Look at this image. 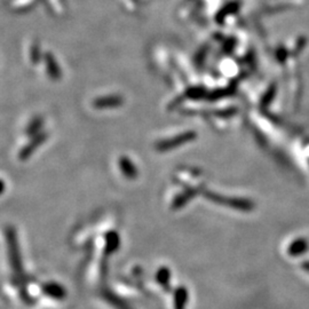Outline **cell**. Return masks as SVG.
<instances>
[{"instance_id": "obj_1", "label": "cell", "mask_w": 309, "mask_h": 309, "mask_svg": "<svg viewBox=\"0 0 309 309\" xmlns=\"http://www.w3.org/2000/svg\"><path fill=\"white\" fill-rule=\"evenodd\" d=\"M6 242L8 250V258H10L11 267L15 274L21 276L23 274V267H22V258L19 242H17L16 232L14 228L8 227L6 229Z\"/></svg>"}, {"instance_id": "obj_2", "label": "cell", "mask_w": 309, "mask_h": 309, "mask_svg": "<svg viewBox=\"0 0 309 309\" xmlns=\"http://www.w3.org/2000/svg\"><path fill=\"white\" fill-rule=\"evenodd\" d=\"M206 197L210 201L214 202L216 204H221V205H226L229 207H233L235 210L243 211V212H249L252 211L254 207V204L247 199H239V198H228V197H223L216 194H206Z\"/></svg>"}, {"instance_id": "obj_3", "label": "cell", "mask_w": 309, "mask_h": 309, "mask_svg": "<svg viewBox=\"0 0 309 309\" xmlns=\"http://www.w3.org/2000/svg\"><path fill=\"white\" fill-rule=\"evenodd\" d=\"M41 291L47 297L55 300H63L67 297V291L63 288V285L55 282L45 283V284L41 286Z\"/></svg>"}, {"instance_id": "obj_4", "label": "cell", "mask_w": 309, "mask_h": 309, "mask_svg": "<svg viewBox=\"0 0 309 309\" xmlns=\"http://www.w3.org/2000/svg\"><path fill=\"white\" fill-rule=\"evenodd\" d=\"M104 253L107 255H110L119 249L120 246V237L119 234L115 232V230H110V232L106 233L104 235Z\"/></svg>"}, {"instance_id": "obj_5", "label": "cell", "mask_w": 309, "mask_h": 309, "mask_svg": "<svg viewBox=\"0 0 309 309\" xmlns=\"http://www.w3.org/2000/svg\"><path fill=\"white\" fill-rule=\"evenodd\" d=\"M189 302V292L186 286H178L173 292L174 309H186Z\"/></svg>"}, {"instance_id": "obj_6", "label": "cell", "mask_w": 309, "mask_h": 309, "mask_svg": "<svg viewBox=\"0 0 309 309\" xmlns=\"http://www.w3.org/2000/svg\"><path fill=\"white\" fill-rule=\"evenodd\" d=\"M309 249V242L306 238H297L291 242V244L288 247V253L292 258H297V256H301L306 253Z\"/></svg>"}, {"instance_id": "obj_7", "label": "cell", "mask_w": 309, "mask_h": 309, "mask_svg": "<svg viewBox=\"0 0 309 309\" xmlns=\"http://www.w3.org/2000/svg\"><path fill=\"white\" fill-rule=\"evenodd\" d=\"M121 103H123V98L119 95H107L95 100L93 106L97 109H111L119 107Z\"/></svg>"}, {"instance_id": "obj_8", "label": "cell", "mask_w": 309, "mask_h": 309, "mask_svg": "<svg viewBox=\"0 0 309 309\" xmlns=\"http://www.w3.org/2000/svg\"><path fill=\"white\" fill-rule=\"evenodd\" d=\"M171 277L172 274L171 271H169V268L163 266L158 269L157 273H156L155 280L157 282V284H159L162 286V289L167 292V291L171 290Z\"/></svg>"}, {"instance_id": "obj_9", "label": "cell", "mask_w": 309, "mask_h": 309, "mask_svg": "<svg viewBox=\"0 0 309 309\" xmlns=\"http://www.w3.org/2000/svg\"><path fill=\"white\" fill-rule=\"evenodd\" d=\"M103 298L106 299V301L108 303H110L111 306H114L116 309H132V307H130L129 304L125 301V300L120 299L118 295L110 292V291H106V292H103Z\"/></svg>"}, {"instance_id": "obj_10", "label": "cell", "mask_w": 309, "mask_h": 309, "mask_svg": "<svg viewBox=\"0 0 309 309\" xmlns=\"http://www.w3.org/2000/svg\"><path fill=\"white\" fill-rule=\"evenodd\" d=\"M119 167L120 171L123 172L124 175L126 178H128V179H134L138 175V171L136 166H134L133 163L130 162L128 158L123 157L119 159Z\"/></svg>"}, {"instance_id": "obj_11", "label": "cell", "mask_w": 309, "mask_h": 309, "mask_svg": "<svg viewBox=\"0 0 309 309\" xmlns=\"http://www.w3.org/2000/svg\"><path fill=\"white\" fill-rule=\"evenodd\" d=\"M46 139V136L45 134H39L38 137H36L32 140V142H31V145H30L29 143V146L28 147H25L23 150L21 151V154H20V158H22V159H25L28 157V156H30L31 155V152L36 149V148L38 147V146H40V143L45 140Z\"/></svg>"}, {"instance_id": "obj_12", "label": "cell", "mask_w": 309, "mask_h": 309, "mask_svg": "<svg viewBox=\"0 0 309 309\" xmlns=\"http://www.w3.org/2000/svg\"><path fill=\"white\" fill-rule=\"evenodd\" d=\"M46 65H47V72L50 73V76L52 78H59L61 76V70L59 68V64L55 62V60L53 59V56L47 55L46 56Z\"/></svg>"}, {"instance_id": "obj_13", "label": "cell", "mask_w": 309, "mask_h": 309, "mask_svg": "<svg viewBox=\"0 0 309 309\" xmlns=\"http://www.w3.org/2000/svg\"><path fill=\"white\" fill-rule=\"evenodd\" d=\"M301 268L303 269V271H306L309 274V260L303 261V262L301 263Z\"/></svg>"}, {"instance_id": "obj_14", "label": "cell", "mask_w": 309, "mask_h": 309, "mask_svg": "<svg viewBox=\"0 0 309 309\" xmlns=\"http://www.w3.org/2000/svg\"><path fill=\"white\" fill-rule=\"evenodd\" d=\"M4 191H5V182L0 180V195H2Z\"/></svg>"}]
</instances>
